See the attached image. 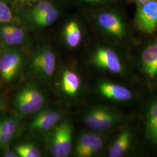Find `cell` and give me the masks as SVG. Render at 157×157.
Instances as JSON below:
<instances>
[{
	"label": "cell",
	"instance_id": "cell-20",
	"mask_svg": "<svg viewBox=\"0 0 157 157\" xmlns=\"http://www.w3.org/2000/svg\"><path fill=\"white\" fill-rule=\"evenodd\" d=\"M19 157H40L41 152L39 148L32 143H23L17 144L14 148Z\"/></svg>",
	"mask_w": 157,
	"mask_h": 157
},
{
	"label": "cell",
	"instance_id": "cell-12",
	"mask_svg": "<svg viewBox=\"0 0 157 157\" xmlns=\"http://www.w3.org/2000/svg\"><path fill=\"white\" fill-rule=\"evenodd\" d=\"M141 63L146 74L151 78L157 75V43L149 45L141 54Z\"/></svg>",
	"mask_w": 157,
	"mask_h": 157
},
{
	"label": "cell",
	"instance_id": "cell-1",
	"mask_svg": "<svg viewBox=\"0 0 157 157\" xmlns=\"http://www.w3.org/2000/svg\"><path fill=\"white\" fill-rule=\"evenodd\" d=\"M73 126L65 120L59 122L50 130L49 150L54 157H67L72 149Z\"/></svg>",
	"mask_w": 157,
	"mask_h": 157
},
{
	"label": "cell",
	"instance_id": "cell-17",
	"mask_svg": "<svg viewBox=\"0 0 157 157\" xmlns=\"http://www.w3.org/2000/svg\"><path fill=\"white\" fill-rule=\"evenodd\" d=\"M19 127L18 118L13 115H4L0 117V133L17 136Z\"/></svg>",
	"mask_w": 157,
	"mask_h": 157
},
{
	"label": "cell",
	"instance_id": "cell-9",
	"mask_svg": "<svg viewBox=\"0 0 157 157\" xmlns=\"http://www.w3.org/2000/svg\"><path fill=\"white\" fill-rule=\"evenodd\" d=\"M97 22L102 30L107 33L121 39L126 33V28L122 19L112 12H103L97 17Z\"/></svg>",
	"mask_w": 157,
	"mask_h": 157
},
{
	"label": "cell",
	"instance_id": "cell-15",
	"mask_svg": "<svg viewBox=\"0 0 157 157\" xmlns=\"http://www.w3.org/2000/svg\"><path fill=\"white\" fill-rule=\"evenodd\" d=\"M146 133L148 138L157 145V101L152 104L147 112Z\"/></svg>",
	"mask_w": 157,
	"mask_h": 157
},
{
	"label": "cell",
	"instance_id": "cell-4",
	"mask_svg": "<svg viewBox=\"0 0 157 157\" xmlns=\"http://www.w3.org/2000/svg\"><path fill=\"white\" fill-rule=\"evenodd\" d=\"M30 72L35 76L49 80L55 72L56 56L48 48H44L34 56L29 66Z\"/></svg>",
	"mask_w": 157,
	"mask_h": 157
},
{
	"label": "cell",
	"instance_id": "cell-7",
	"mask_svg": "<svg viewBox=\"0 0 157 157\" xmlns=\"http://www.w3.org/2000/svg\"><path fill=\"white\" fill-rule=\"evenodd\" d=\"M61 119V113L56 109H42L35 113L29 124V129L34 132H49L58 124Z\"/></svg>",
	"mask_w": 157,
	"mask_h": 157
},
{
	"label": "cell",
	"instance_id": "cell-2",
	"mask_svg": "<svg viewBox=\"0 0 157 157\" xmlns=\"http://www.w3.org/2000/svg\"><path fill=\"white\" fill-rule=\"evenodd\" d=\"M43 93L34 84H28L19 90L14 100L17 112L23 115L35 114L45 105Z\"/></svg>",
	"mask_w": 157,
	"mask_h": 157
},
{
	"label": "cell",
	"instance_id": "cell-28",
	"mask_svg": "<svg viewBox=\"0 0 157 157\" xmlns=\"http://www.w3.org/2000/svg\"><path fill=\"white\" fill-rule=\"evenodd\" d=\"M86 1H89V2H98V1H101L102 0H84Z\"/></svg>",
	"mask_w": 157,
	"mask_h": 157
},
{
	"label": "cell",
	"instance_id": "cell-19",
	"mask_svg": "<svg viewBox=\"0 0 157 157\" xmlns=\"http://www.w3.org/2000/svg\"><path fill=\"white\" fill-rule=\"evenodd\" d=\"M58 10L56 8L53 7L42 15L34 17L33 20L35 24L40 27H46L53 24L58 19Z\"/></svg>",
	"mask_w": 157,
	"mask_h": 157
},
{
	"label": "cell",
	"instance_id": "cell-14",
	"mask_svg": "<svg viewBox=\"0 0 157 157\" xmlns=\"http://www.w3.org/2000/svg\"><path fill=\"white\" fill-rule=\"evenodd\" d=\"M0 34L6 44L11 46L22 44L25 39L22 29L13 25H6L0 29Z\"/></svg>",
	"mask_w": 157,
	"mask_h": 157
},
{
	"label": "cell",
	"instance_id": "cell-13",
	"mask_svg": "<svg viewBox=\"0 0 157 157\" xmlns=\"http://www.w3.org/2000/svg\"><path fill=\"white\" fill-rule=\"evenodd\" d=\"M132 141V134L129 129L124 130L113 142L108 150L109 157H122L128 151Z\"/></svg>",
	"mask_w": 157,
	"mask_h": 157
},
{
	"label": "cell",
	"instance_id": "cell-26",
	"mask_svg": "<svg viewBox=\"0 0 157 157\" xmlns=\"http://www.w3.org/2000/svg\"><path fill=\"white\" fill-rule=\"evenodd\" d=\"M6 102L2 98V97L0 95V111H3L6 109Z\"/></svg>",
	"mask_w": 157,
	"mask_h": 157
},
{
	"label": "cell",
	"instance_id": "cell-23",
	"mask_svg": "<svg viewBox=\"0 0 157 157\" xmlns=\"http://www.w3.org/2000/svg\"><path fill=\"white\" fill-rule=\"evenodd\" d=\"M54 6L50 2L44 1L38 4L32 11V17L33 19L36 17H39L45 12L50 10Z\"/></svg>",
	"mask_w": 157,
	"mask_h": 157
},
{
	"label": "cell",
	"instance_id": "cell-8",
	"mask_svg": "<svg viewBox=\"0 0 157 157\" xmlns=\"http://www.w3.org/2000/svg\"><path fill=\"white\" fill-rule=\"evenodd\" d=\"M92 62L97 67L112 73H121L122 71V66L118 54L110 48L97 49L92 56Z\"/></svg>",
	"mask_w": 157,
	"mask_h": 157
},
{
	"label": "cell",
	"instance_id": "cell-11",
	"mask_svg": "<svg viewBox=\"0 0 157 157\" xmlns=\"http://www.w3.org/2000/svg\"><path fill=\"white\" fill-rule=\"evenodd\" d=\"M81 85L82 80L78 73L70 69L63 71L61 80V87L65 94L71 97L76 95Z\"/></svg>",
	"mask_w": 157,
	"mask_h": 157
},
{
	"label": "cell",
	"instance_id": "cell-16",
	"mask_svg": "<svg viewBox=\"0 0 157 157\" xmlns=\"http://www.w3.org/2000/svg\"><path fill=\"white\" fill-rule=\"evenodd\" d=\"M64 37L70 47H77L82 40V34L78 24L75 21L68 23L64 29Z\"/></svg>",
	"mask_w": 157,
	"mask_h": 157
},
{
	"label": "cell",
	"instance_id": "cell-30",
	"mask_svg": "<svg viewBox=\"0 0 157 157\" xmlns=\"http://www.w3.org/2000/svg\"></svg>",
	"mask_w": 157,
	"mask_h": 157
},
{
	"label": "cell",
	"instance_id": "cell-21",
	"mask_svg": "<svg viewBox=\"0 0 157 157\" xmlns=\"http://www.w3.org/2000/svg\"><path fill=\"white\" fill-rule=\"evenodd\" d=\"M91 132H84L79 136L75 148V155L78 157H82L84 151L90 142Z\"/></svg>",
	"mask_w": 157,
	"mask_h": 157
},
{
	"label": "cell",
	"instance_id": "cell-24",
	"mask_svg": "<svg viewBox=\"0 0 157 157\" xmlns=\"http://www.w3.org/2000/svg\"><path fill=\"white\" fill-rule=\"evenodd\" d=\"M16 136V135L0 133V148L2 149L8 148Z\"/></svg>",
	"mask_w": 157,
	"mask_h": 157
},
{
	"label": "cell",
	"instance_id": "cell-22",
	"mask_svg": "<svg viewBox=\"0 0 157 157\" xmlns=\"http://www.w3.org/2000/svg\"><path fill=\"white\" fill-rule=\"evenodd\" d=\"M12 19V15L10 8L4 1L0 0V23H9Z\"/></svg>",
	"mask_w": 157,
	"mask_h": 157
},
{
	"label": "cell",
	"instance_id": "cell-3",
	"mask_svg": "<svg viewBox=\"0 0 157 157\" xmlns=\"http://www.w3.org/2000/svg\"><path fill=\"white\" fill-rule=\"evenodd\" d=\"M84 124L95 131H105L111 129L121 121L118 112L105 106L90 108L83 118Z\"/></svg>",
	"mask_w": 157,
	"mask_h": 157
},
{
	"label": "cell",
	"instance_id": "cell-27",
	"mask_svg": "<svg viewBox=\"0 0 157 157\" xmlns=\"http://www.w3.org/2000/svg\"><path fill=\"white\" fill-rule=\"evenodd\" d=\"M134 2L136 3V6H140L141 4H143L144 3H146L147 2H148L150 1H152V0H133Z\"/></svg>",
	"mask_w": 157,
	"mask_h": 157
},
{
	"label": "cell",
	"instance_id": "cell-29",
	"mask_svg": "<svg viewBox=\"0 0 157 157\" xmlns=\"http://www.w3.org/2000/svg\"><path fill=\"white\" fill-rule=\"evenodd\" d=\"M23 1H25V2H32V1H34L36 0H21Z\"/></svg>",
	"mask_w": 157,
	"mask_h": 157
},
{
	"label": "cell",
	"instance_id": "cell-5",
	"mask_svg": "<svg viewBox=\"0 0 157 157\" xmlns=\"http://www.w3.org/2000/svg\"><path fill=\"white\" fill-rule=\"evenodd\" d=\"M136 26L144 33L151 34L157 30V0H152L137 6Z\"/></svg>",
	"mask_w": 157,
	"mask_h": 157
},
{
	"label": "cell",
	"instance_id": "cell-10",
	"mask_svg": "<svg viewBox=\"0 0 157 157\" xmlns=\"http://www.w3.org/2000/svg\"><path fill=\"white\" fill-rule=\"evenodd\" d=\"M98 90L101 95L113 101L124 102L132 98V93L128 88L108 81L100 82L98 84Z\"/></svg>",
	"mask_w": 157,
	"mask_h": 157
},
{
	"label": "cell",
	"instance_id": "cell-18",
	"mask_svg": "<svg viewBox=\"0 0 157 157\" xmlns=\"http://www.w3.org/2000/svg\"><path fill=\"white\" fill-rule=\"evenodd\" d=\"M104 147L103 139L95 133H91L90 142L82 157H91L101 151Z\"/></svg>",
	"mask_w": 157,
	"mask_h": 157
},
{
	"label": "cell",
	"instance_id": "cell-25",
	"mask_svg": "<svg viewBox=\"0 0 157 157\" xmlns=\"http://www.w3.org/2000/svg\"><path fill=\"white\" fill-rule=\"evenodd\" d=\"M4 154H2L3 157H17L18 155L17 154V152L14 151H12V150H10L8 148H6L4 149Z\"/></svg>",
	"mask_w": 157,
	"mask_h": 157
},
{
	"label": "cell",
	"instance_id": "cell-6",
	"mask_svg": "<svg viewBox=\"0 0 157 157\" xmlns=\"http://www.w3.org/2000/svg\"><path fill=\"white\" fill-rule=\"evenodd\" d=\"M23 57L17 51H6L0 56V76L6 82L17 78L22 67Z\"/></svg>",
	"mask_w": 157,
	"mask_h": 157
}]
</instances>
